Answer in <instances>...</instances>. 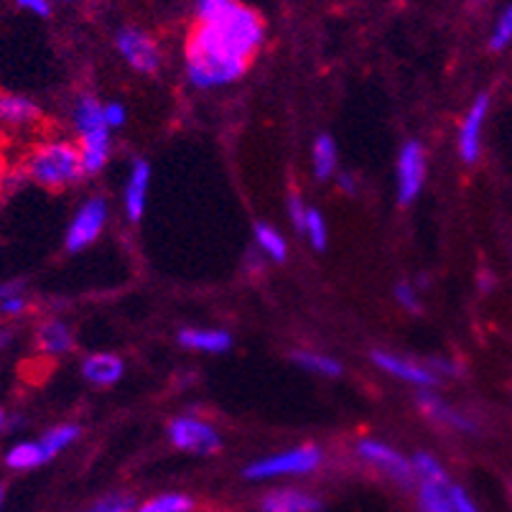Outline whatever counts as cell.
<instances>
[{"instance_id":"6da1fadb","label":"cell","mask_w":512,"mask_h":512,"mask_svg":"<svg viewBox=\"0 0 512 512\" xmlns=\"http://www.w3.org/2000/svg\"><path fill=\"white\" fill-rule=\"evenodd\" d=\"M263 44V16L235 0L212 18L194 21L186 36V77L199 90L232 85L245 77Z\"/></svg>"},{"instance_id":"7a4b0ae2","label":"cell","mask_w":512,"mask_h":512,"mask_svg":"<svg viewBox=\"0 0 512 512\" xmlns=\"http://www.w3.org/2000/svg\"><path fill=\"white\" fill-rule=\"evenodd\" d=\"M23 176L44 186V189H51V192L69 189L85 176L79 146H74L72 141H64V138H51V141L39 143V146L31 148V153L23 161Z\"/></svg>"},{"instance_id":"3957f363","label":"cell","mask_w":512,"mask_h":512,"mask_svg":"<svg viewBox=\"0 0 512 512\" xmlns=\"http://www.w3.org/2000/svg\"><path fill=\"white\" fill-rule=\"evenodd\" d=\"M324 464V451L316 444H301L293 449L276 451V454L253 459L242 469V477L248 482H271L283 477H306Z\"/></svg>"},{"instance_id":"277c9868","label":"cell","mask_w":512,"mask_h":512,"mask_svg":"<svg viewBox=\"0 0 512 512\" xmlns=\"http://www.w3.org/2000/svg\"><path fill=\"white\" fill-rule=\"evenodd\" d=\"M169 441L179 451H189L197 456H212L222 449L220 431L204 418L194 416V413H184V416L171 418L166 426Z\"/></svg>"},{"instance_id":"5b68a950","label":"cell","mask_w":512,"mask_h":512,"mask_svg":"<svg viewBox=\"0 0 512 512\" xmlns=\"http://www.w3.org/2000/svg\"><path fill=\"white\" fill-rule=\"evenodd\" d=\"M107 217H110V204L105 197H90L79 204L77 212L69 220L67 237H64L69 253H82L90 245H95L105 230Z\"/></svg>"},{"instance_id":"8992f818","label":"cell","mask_w":512,"mask_h":512,"mask_svg":"<svg viewBox=\"0 0 512 512\" xmlns=\"http://www.w3.org/2000/svg\"><path fill=\"white\" fill-rule=\"evenodd\" d=\"M115 49L130 69L141 74H156L161 69V49L141 26H120L115 31Z\"/></svg>"},{"instance_id":"52a82bcc","label":"cell","mask_w":512,"mask_h":512,"mask_svg":"<svg viewBox=\"0 0 512 512\" xmlns=\"http://www.w3.org/2000/svg\"><path fill=\"white\" fill-rule=\"evenodd\" d=\"M426 171V148L418 141L403 143L398 151V164H395V194L400 204H413L421 197Z\"/></svg>"},{"instance_id":"ba28073f","label":"cell","mask_w":512,"mask_h":512,"mask_svg":"<svg viewBox=\"0 0 512 512\" xmlns=\"http://www.w3.org/2000/svg\"><path fill=\"white\" fill-rule=\"evenodd\" d=\"M355 451H357V459H360L362 464L377 469L380 474L393 479V482L403 484V487H411V484L416 482L411 459L400 454V451L393 449L390 444H385V441L362 439Z\"/></svg>"},{"instance_id":"9c48e42d","label":"cell","mask_w":512,"mask_h":512,"mask_svg":"<svg viewBox=\"0 0 512 512\" xmlns=\"http://www.w3.org/2000/svg\"><path fill=\"white\" fill-rule=\"evenodd\" d=\"M372 362L383 372H388L395 380H403L408 385H416V388L426 390L434 388L436 383H441V377L436 375L428 365H421V362L411 360V357H400L393 355V352H385V349H372Z\"/></svg>"},{"instance_id":"30bf717a","label":"cell","mask_w":512,"mask_h":512,"mask_svg":"<svg viewBox=\"0 0 512 512\" xmlns=\"http://www.w3.org/2000/svg\"><path fill=\"white\" fill-rule=\"evenodd\" d=\"M487 113H490V97L479 95L467 110V115H464L462 125H459V138H456V143H459V156H462L464 164H477L479 161V153H482V130Z\"/></svg>"},{"instance_id":"8fae6325","label":"cell","mask_w":512,"mask_h":512,"mask_svg":"<svg viewBox=\"0 0 512 512\" xmlns=\"http://www.w3.org/2000/svg\"><path fill=\"white\" fill-rule=\"evenodd\" d=\"M148 186H151V164H148L146 158H136V161L130 164L128 179H125L123 189L125 217H128L130 222L143 220L148 204Z\"/></svg>"},{"instance_id":"7c38bea8","label":"cell","mask_w":512,"mask_h":512,"mask_svg":"<svg viewBox=\"0 0 512 512\" xmlns=\"http://www.w3.org/2000/svg\"><path fill=\"white\" fill-rule=\"evenodd\" d=\"M41 107L31 97L0 95V128L26 130L41 120Z\"/></svg>"},{"instance_id":"4fadbf2b","label":"cell","mask_w":512,"mask_h":512,"mask_svg":"<svg viewBox=\"0 0 512 512\" xmlns=\"http://www.w3.org/2000/svg\"><path fill=\"white\" fill-rule=\"evenodd\" d=\"M321 500L306 490L278 487L260 500V512H319Z\"/></svg>"},{"instance_id":"5bb4252c","label":"cell","mask_w":512,"mask_h":512,"mask_svg":"<svg viewBox=\"0 0 512 512\" xmlns=\"http://www.w3.org/2000/svg\"><path fill=\"white\" fill-rule=\"evenodd\" d=\"M418 408H421V413L428 421H436L446 428H454V431H464V434H474V431H477L472 418H467L464 413L451 408L446 400L436 398V395L428 393V390H421V393H418Z\"/></svg>"},{"instance_id":"9a60e30c","label":"cell","mask_w":512,"mask_h":512,"mask_svg":"<svg viewBox=\"0 0 512 512\" xmlns=\"http://www.w3.org/2000/svg\"><path fill=\"white\" fill-rule=\"evenodd\" d=\"M125 375L123 357L113 355V352H95L82 360V377L87 383L100 385V388H110V385L120 383Z\"/></svg>"},{"instance_id":"2e32d148","label":"cell","mask_w":512,"mask_h":512,"mask_svg":"<svg viewBox=\"0 0 512 512\" xmlns=\"http://www.w3.org/2000/svg\"><path fill=\"white\" fill-rule=\"evenodd\" d=\"M36 347L46 357H64L74 347V332L67 321L46 319L36 329Z\"/></svg>"},{"instance_id":"e0dca14e","label":"cell","mask_w":512,"mask_h":512,"mask_svg":"<svg viewBox=\"0 0 512 512\" xmlns=\"http://www.w3.org/2000/svg\"><path fill=\"white\" fill-rule=\"evenodd\" d=\"M110 128L92 130V133H85L79 136V153H82V166H85V176L100 174L102 169L110 161V148H113V141H110Z\"/></svg>"},{"instance_id":"ac0fdd59","label":"cell","mask_w":512,"mask_h":512,"mask_svg":"<svg viewBox=\"0 0 512 512\" xmlns=\"http://www.w3.org/2000/svg\"><path fill=\"white\" fill-rule=\"evenodd\" d=\"M179 344L194 352H204V355H225L232 349V334L225 329H181Z\"/></svg>"},{"instance_id":"d6986e66","label":"cell","mask_w":512,"mask_h":512,"mask_svg":"<svg viewBox=\"0 0 512 512\" xmlns=\"http://www.w3.org/2000/svg\"><path fill=\"white\" fill-rule=\"evenodd\" d=\"M3 462H6V467L13 469V472H31V469H39L44 467V464H49V459H46L39 439H34L18 441V444L8 446Z\"/></svg>"},{"instance_id":"ffe728a7","label":"cell","mask_w":512,"mask_h":512,"mask_svg":"<svg viewBox=\"0 0 512 512\" xmlns=\"http://www.w3.org/2000/svg\"><path fill=\"white\" fill-rule=\"evenodd\" d=\"M79 436H82V428H79L77 423H59V426L49 428V431H44V434L39 436V444L41 449H44L46 459L54 462L59 454H64V451L79 439Z\"/></svg>"},{"instance_id":"44dd1931","label":"cell","mask_w":512,"mask_h":512,"mask_svg":"<svg viewBox=\"0 0 512 512\" xmlns=\"http://www.w3.org/2000/svg\"><path fill=\"white\" fill-rule=\"evenodd\" d=\"M311 166H314V176L319 181H329L337 174V143L329 133H321L311 148Z\"/></svg>"},{"instance_id":"7402d4cb","label":"cell","mask_w":512,"mask_h":512,"mask_svg":"<svg viewBox=\"0 0 512 512\" xmlns=\"http://www.w3.org/2000/svg\"><path fill=\"white\" fill-rule=\"evenodd\" d=\"M253 235H255V248L265 255L268 260L273 263H283L288 258V242L276 227H271L268 222H258L253 227Z\"/></svg>"},{"instance_id":"603a6c76","label":"cell","mask_w":512,"mask_h":512,"mask_svg":"<svg viewBox=\"0 0 512 512\" xmlns=\"http://www.w3.org/2000/svg\"><path fill=\"white\" fill-rule=\"evenodd\" d=\"M449 484L451 482H418V512H454L451 510Z\"/></svg>"},{"instance_id":"cb8c5ba5","label":"cell","mask_w":512,"mask_h":512,"mask_svg":"<svg viewBox=\"0 0 512 512\" xmlns=\"http://www.w3.org/2000/svg\"><path fill=\"white\" fill-rule=\"evenodd\" d=\"M293 362L304 370L314 372V375L321 377H339L344 372L342 362L334 360V357L324 355V352H311V349H299V352H293Z\"/></svg>"},{"instance_id":"d4e9b609","label":"cell","mask_w":512,"mask_h":512,"mask_svg":"<svg viewBox=\"0 0 512 512\" xmlns=\"http://www.w3.org/2000/svg\"><path fill=\"white\" fill-rule=\"evenodd\" d=\"M197 502L192 500L184 492H164V495H156L151 500L141 502L133 512H192Z\"/></svg>"},{"instance_id":"484cf974","label":"cell","mask_w":512,"mask_h":512,"mask_svg":"<svg viewBox=\"0 0 512 512\" xmlns=\"http://www.w3.org/2000/svg\"><path fill=\"white\" fill-rule=\"evenodd\" d=\"M411 464H413V474H416V482H451L444 464H441L434 454H428V451H418V454H413Z\"/></svg>"},{"instance_id":"4316f807","label":"cell","mask_w":512,"mask_h":512,"mask_svg":"<svg viewBox=\"0 0 512 512\" xmlns=\"http://www.w3.org/2000/svg\"><path fill=\"white\" fill-rule=\"evenodd\" d=\"M301 235H306V240H309V245L316 250V253L327 250L329 227H327V220H324V214H321L319 209H314V207L306 209V222H304V232H301Z\"/></svg>"},{"instance_id":"83f0119b","label":"cell","mask_w":512,"mask_h":512,"mask_svg":"<svg viewBox=\"0 0 512 512\" xmlns=\"http://www.w3.org/2000/svg\"><path fill=\"white\" fill-rule=\"evenodd\" d=\"M512 44V3L505 8V11L497 16L495 26H492L490 34V49L502 51Z\"/></svg>"},{"instance_id":"f1b7e54d","label":"cell","mask_w":512,"mask_h":512,"mask_svg":"<svg viewBox=\"0 0 512 512\" xmlns=\"http://www.w3.org/2000/svg\"><path fill=\"white\" fill-rule=\"evenodd\" d=\"M136 510V500L123 492H115V495H107L102 500H97L90 510L85 512H133Z\"/></svg>"},{"instance_id":"f546056e","label":"cell","mask_w":512,"mask_h":512,"mask_svg":"<svg viewBox=\"0 0 512 512\" xmlns=\"http://www.w3.org/2000/svg\"><path fill=\"white\" fill-rule=\"evenodd\" d=\"M393 293H395V301L400 304V309H406L408 314H418V311H421V296H418V291L413 288V283L400 281Z\"/></svg>"},{"instance_id":"4dcf8cb0","label":"cell","mask_w":512,"mask_h":512,"mask_svg":"<svg viewBox=\"0 0 512 512\" xmlns=\"http://www.w3.org/2000/svg\"><path fill=\"white\" fill-rule=\"evenodd\" d=\"M449 497H451V510L454 512H482L464 487L459 484H449Z\"/></svg>"},{"instance_id":"1f68e13d","label":"cell","mask_w":512,"mask_h":512,"mask_svg":"<svg viewBox=\"0 0 512 512\" xmlns=\"http://www.w3.org/2000/svg\"><path fill=\"white\" fill-rule=\"evenodd\" d=\"M235 0H194V21H204V18H212L214 13L225 11L227 6H232Z\"/></svg>"},{"instance_id":"d6a6232c","label":"cell","mask_w":512,"mask_h":512,"mask_svg":"<svg viewBox=\"0 0 512 512\" xmlns=\"http://www.w3.org/2000/svg\"><path fill=\"white\" fill-rule=\"evenodd\" d=\"M29 311V299H26V291L23 293H16V296H11V299L0 301V314L3 316H11V319H16V316L26 314Z\"/></svg>"},{"instance_id":"836d02e7","label":"cell","mask_w":512,"mask_h":512,"mask_svg":"<svg viewBox=\"0 0 512 512\" xmlns=\"http://www.w3.org/2000/svg\"><path fill=\"white\" fill-rule=\"evenodd\" d=\"M125 120H128V110L123 102H105V123L110 125V130L123 128Z\"/></svg>"},{"instance_id":"e575fe53","label":"cell","mask_w":512,"mask_h":512,"mask_svg":"<svg viewBox=\"0 0 512 512\" xmlns=\"http://www.w3.org/2000/svg\"><path fill=\"white\" fill-rule=\"evenodd\" d=\"M306 204L304 199L299 197V194H291V199H288V214H291L293 220V227L299 232H304V222H306Z\"/></svg>"},{"instance_id":"d590c367","label":"cell","mask_w":512,"mask_h":512,"mask_svg":"<svg viewBox=\"0 0 512 512\" xmlns=\"http://www.w3.org/2000/svg\"><path fill=\"white\" fill-rule=\"evenodd\" d=\"M16 6L21 11L31 13L36 18H49L51 16V0H16Z\"/></svg>"},{"instance_id":"8d00e7d4","label":"cell","mask_w":512,"mask_h":512,"mask_svg":"<svg viewBox=\"0 0 512 512\" xmlns=\"http://www.w3.org/2000/svg\"><path fill=\"white\" fill-rule=\"evenodd\" d=\"M23 291H26L23 281H3L0 283V301L11 299V296H16V293H23Z\"/></svg>"},{"instance_id":"74e56055","label":"cell","mask_w":512,"mask_h":512,"mask_svg":"<svg viewBox=\"0 0 512 512\" xmlns=\"http://www.w3.org/2000/svg\"><path fill=\"white\" fill-rule=\"evenodd\" d=\"M339 186H342V189L347 194H355L357 192L355 179H352V176H349V174H339Z\"/></svg>"},{"instance_id":"f35d334b","label":"cell","mask_w":512,"mask_h":512,"mask_svg":"<svg viewBox=\"0 0 512 512\" xmlns=\"http://www.w3.org/2000/svg\"><path fill=\"white\" fill-rule=\"evenodd\" d=\"M6 176H8V166H6V158L0 156V192H3V186H6Z\"/></svg>"},{"instance_id":"ab89813d","label":"cell","mask_w":512,"mask_h":512,"mask_svg":"<svg viewBox=\"0 0 512 512\" xmlns=\"http://www.w3.org/2000/svg\"><path fill=\"white\" fill-rule=\"evenodd\" d=\"M8 413H6V408H3V403H0V434H3V431H6L8 428Z\"/></svg>"},{"instance_id":"60d3db41","label":"cell","mask_w":512,"mask_h":512,"mask_svg":"<svg viewBox=\"0 0 512 512\" xmlns=\"http://www.w3.org/2000/svg\"><path fill=\"white\" fill-rule=\"evenodd\" d=\"M8 342H11V332H8V329H0V349L6 347Z\"/></svg>"},{"instance_id":"b9f144b4","label":"cell","mask_w":512,"mask_h":512,"mask_svg":"<svg viewBox=\"0 0 512 512\" xmlns=\"http://www.w3.org/2000/svg\"><path fill=\"white\" fill-rule=\"evenodd\" d=\"M3 500H6V495H3V487H0V510H3Z\"/></svg>"},{"instance_id":"7bdbcfd3","label":"cell","mask_w":512,"mask_h":512,"mask_svg":"<svg viewBox=\"0 0 512 512\" xmlns=\"http://www.w3.org/2000/svg\"><path fill=\"white\" fill-rule=\"evenodd\" d=\"M469 3H472V6H479V3H484V0H469Z\"/></svg>"},{"instance_id":"ee69618b","label":"cell","mask_w":512,"mask_h":512,"mask_svg":"<svg viewBox=\"0 0 512 512\" xmlns=\"http://www.w3.org/2000/svg\"><path fill=\"white\" fill-rule=\"evenodd\" d=\"M510 492H512V482H510Z\"/></svg>"},{"instance_id":"f6af8a7d","label":"cell","mask_w":512,"mask_h":512,"mask_svg":"<svg viewBox=\"0 0 512 512\" xmlns=\"http://www.w3.org/2000/svg\"><path fill=\"white\" fill-rule=\"evenodd\" d=\"M67 3H72V0H67Z\"/></svg>"}]
</instances>
